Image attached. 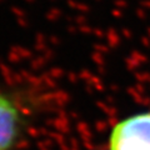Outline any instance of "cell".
I'll return each mask as SVG.
<instances>
[{
    "instance_id": "cell-1",
    "label": "cell",
    "mask_w": 150,
    "mask_h": 150,
    "mask_svg": "<svg viewBox=\"0 0 150 150\" xmlns=\"http://www.w3.org/2000/svg\"><path fill=\"white\" fill-rule=\"evenodd\" d=\"M109 150H150V110L119 120L110 131Z\"/></svg>"
},
{
    "instance_id": "cell-2",
    "label": "cell",
    "mask_w": 150,
    "mask_h": 150,
    "mask_svg": "<svg viewBox=\"0 0 150 150\" xmlns=\"http://www.w3.org/2000/svg\"><path fill=\"white\" fill-rule=\"evenodd\" d=\"M24 126L23 110L18 100L0 89V150H11Z\"/></svg>"
}]
</instances>
